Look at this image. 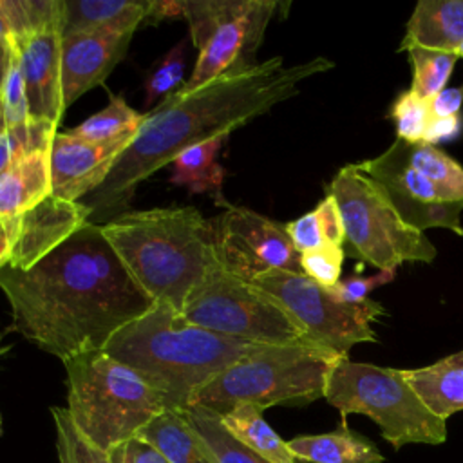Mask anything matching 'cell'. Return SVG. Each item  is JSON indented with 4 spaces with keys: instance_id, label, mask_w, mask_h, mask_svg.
Here are the masks:
<instances>
[{
    "instance_id": "c3c4849f",
    "label": "cell",
    "mask_w": 463,
    "mask_h": 463,
    "mask_svg": "<svg viewBox=\"0 0 463 463\" xmlns=\"http://www.w3.org/2000/svg\"><path fill=\"white\" fill-rule=\"evenodd\" d=\"M458 56H459V58H463V45L459 47V51H458Z\"/></svg>"
},
{
    "instance_id": "d4e9b609",
    "label": "cell",
    "mask_w": 463,
    "mask_h": 463,
    "mask_svg": "<svg viewBox=\"0 0 463 463\" xmlns=\"http://www.w3.org/2000/svg\"><path fill=\"white\" fill-rule=\"evenodd\" d=\"M262 409L251 403H239L221 416L226 430L244 447L271 463H298L284 441L264 420Z\"/></svg>"
},
{
    "instance_id": "7dc6e473",
    "label": "cell",
    "mask_w": 463,
    "mask_h": 463,
    "mask_svg": "<svg viewBox=\"0 0 463 463\" xmlns=\"http://www.w3.org/2000/svg\"><path fill=\"white\" fill-rule=\"evenodd\" d=\"M7 134V119H5V112H4V105L0 99V137Z\"/></svg>"
},
{
    "instance_id": "60d3db41",
    "label": "cell",
    "mask_w": 463,
    "mask_h": 463,
    "mask_svg": "<svg viewBox=\"0 0 463 463\" xmlns=\"http://www.w3.org/2000/svg\"><path fill=\"white\" fill-rule=\"evenodd\" d=\"M461 127H463L461 116L430 118L421 143L436 146V145H439L443 141H450V139H454L461 132Z\"/></svg>"
},
{
    "instance_id": "bcb514c9",
    "label": "cell",
    "mask_w": 463,
    "mask_h": 463,
    "mask_svg": "<svg viewBox=\"0 0 463 463\" xmlns=\"http://www.w3.org/2000/svg\"><path fill=\"white\" fill-rule=\"evenodd\" d=\"M9 38H11V27H9V22H7L2 0H0V42L2 40H9Z\"/></svg>"
},
{
    "instance_id": "d6a6232c",
    "label": "cell",
    "mask_w": 463,
    "mask_h": 463,
    "mask_svg": "<svg viewBox=\"0 0 463 463\" xmlns=\"http://www.w3.org/2000/svg\"><path fill=\"white\" fill-rule=\"evenodd\" d=\"M391 118L396 125V139L405 143H421L432 114L429 101L421 99L409 89L394 99L391 107Z\"/></svg>"
},
{
    "instance_id": "cb8c5ba5",
    "label": "cell",
    "mask_w": 463,
    "mask_h": 463,
    "mask_svg": "<svg viewBox=\"0 0 463 463\" xmlns=\"http://www.w3.org/2000/svg\"><path fill=\"white\" fill-rule=\"evenodd\" d=\"M224 143L226 136H221L194 145L177 154L172 161L174 170L170 175V183L177 186H186L190 194H213L217 201H221V190L226 172L217 157Z\"/></svg>"
},
{
    "instance_id": "681fc988",
    "label": "cell",
    "mask_w": 463,
    "mask_h": 463,
    "mask_svg": "<svg viewBox=\"0 0 463 463\" xmlns=\"http://www.w3.org/2000/svg\"><path fill=\"white\" fill-rule=\"evenodd\" d=\"M0 432H2V416H0Z\"/></svg>"
},
{
    "instance_id": "83f0119b",
    "label": "cell",
    "mask_w": 463,
    "mask_h": 463,
    "mask_svg": "<svg viewBox=\"0 0 463 463\" xmlns=\"http://www.w3.org/2000/svg\"><path fill=\"white\" fill-rule=\"evenodd\" d=\"M186 418L201 434L217 463H271L235 439L224 427L219 414L201 405L184 409Z\"/></svg>"
},
{
    "instance_id": "ee69618b",
    "label": "cell",
    "mask_w": 463,
    "mask_h": 463,
    "mask_svg": "<svg viewBox=\"0 0 463 463\" xmlns=\"http://www.w3.org/2000/svg\"><path fill=\"white\" fill-rule=\"evenodd\" d=\"M11 51H13L11 38H9V40H2V42H0V94H2V87H4V81H5L7 69H9Z\"/></svg>"
},
{
    "instance_id": "7a4b0ae2",
    "label": "cell",
    "mask_w": 463,
    "mask_h": 463,
    "mask_svg": "<svg viewBox=\"0 0 463 463\" xmlns=\"http://www.w3.org/2000/svg\"><path fill=\"white\" fill-rule=\"evenodd\" d=\"M333 67L324 56L291 67H284L282 56H273L192 90H175L145 114L136 137L92 194V213L125 204L141 181L172 165L183 150L213 137H228L232 130L295 96L300 81Z\"/></svg>"
},
{
    "instance_id": "8992f818",
    "label": "cell",
    "mask_w": 463,
    "mask_h": 463,
    "mask_svg": "<svg viewBox=\"0 0 463 463\" xmlns=\"http://www.w3.org/2000/svg\"><path fill=\"white\" fill-rule=\"evenodd\" d=\"M344 358L313 344L259 345L204 385L192 405L222 416L239 403L262 411L324 398L335 364Z\"/></svg>"
},
{
    "instance_id": "4dcf8cb0",
    "label": "cell",
    "mask_w": 463,
    "mask_h": 463,
    "mask_svg": "<svg viewBox=\"0 0 463 463\" xmlns=\"http://www.w3.org/2000/svg\"><path fill=\"white\" fill-rule=\"evenodd\" d=\"M60 463H110L109 454L92 445L74 425L65 407L51 409Z\"/></svg>"
},
{
    "instance_id": "3957f363",
    "label": "cell",
    "mask_w": 463,
    "mask_h": 463,
    "mask_svg": "<svg viewBox=\"0 0 463 463\" xmlns=\"http://www.w3.org/2000/svg\"><path fill=\"white\" fill-rule=\"evenodd\" d=\"M101 232L154 304L179 313L194 289L222 271L213 222L194 206L121 213Z\"/></svg>"
},
{
    "instance_id": "ffe728a7",
    "label": "cell",
    "mask_w": 463,
    "mask_h": 463,
    "mask_svg": "<svg viewBox=\"0 0 463 463\" xmlns=\"http://www.w3.org/2000/svg\"><path fill=\"white\" fill-rule=\"evenodd\" d=\"M51 195V150L16 159L0 177V219L5 228Z\"/></svg>"
},
{
    "instance_id": "8fae6325",
    "label": "cell",
    "mask_w": 463,
    "mask_h": 463,
    "mask_svg": "<svg viewBox=\"0 0 463 463\" xmlns=\"http://www.w3.org/2000/svg\"><path fill=\"white\" fill-rule=\"evenodd\" d=\"M213 222L217 253L226 273L255 280L266 273H302L300 253L293 248L286 224H279L250 208L224 204Z\"/></svg>"
},
{
    "instance_id": "8d00e7d4",
    "label": "cell",
    "mask_w": 463,
    "mask_h": 463,
    "mask_svg": "<svg viewBox=\"0 0 463 463\" xmlns=\"http://www.w3.org/2000/svg\"><path fill=\"white\" fill-rule=\"evenodd\" d=\"M396 269H387V271H378L376 275L371 277H349L345 280H340L336 286L329 288L331 293L345 304H360L367 300V295L376 289L378 286H383L394 279Z\"/></svg>"
},
{
    "instance_id": "f35d334b",
    "label": "cell",
    "mask_w": 463,
    "mask_h": 463,
    "mask_svg": "<svg viewBox=\"0 0 463 463\" xmlns=\"http://www.w3.org/2000/svg\"><path fill=\"white\" fill-rule=\"evenodd\" d=\"M107 454L110 463H168L156 447L137 436L116 445Z\"/></svg>"
},
{
    "instance_id": "836d02e7",
    "label": "cell",
    "mask_w": 463,
    "mask_h": 463,
    "mask_svg": "<svg viewBox=\"0 0 463 463\" xmlns=\"http://www.w3.org/2000/svg\"><path fill=\"white\" fill-rule=\"evenodd\" d=\"M11 43H13V40H11ZM0 99H2V105H4L7 128L18 127V125L25 123L31 118L24 72H22V65H20L18 49H16L14 43H13L11 61H9V69H7V74H5V81H4V87H2Z\"/></svg>"
},
{
    "instance_id": "30bf717a",
    "label": "cell",
    "mask_w": 463,
    "mask_h": 463,
    "mask_svg": "<svg viewBox=\"0 0 463 463\" xmlns=\"http://www.w3.org/2000/svg\"><path fill=\"white\" fill-rule=\"evenodd\" d=\"M181 315L195 326L251 344H311L271 297L224 269L192 291Z\"/></svg>"
},
{
    "instance_id": "4fadbf2b",
    "label": "cell",
    "mask_w": 463,
    "mask_h": 463,
    "mask_svg": "<svg viewBox=\"0 0 463 463\" xmlns=\"http://www.w3.org/2000/svg\"><path fill=\"white\" fill-rule=\"evenodd\" d=\"M277 7L273 0H224L217 24L199 47L188 81L177 90H192L226 72L253 67V56Z\"/></svg>"
},
{
    "instance_id": "e575fe53",
    "label": "cell",
    "mask_w": 463,
    "mask_h": 463,
    "mask_svg": "<svg viewBox=\"0 0 463 463\" xmlns=\"http://www.w3.org/2000/svg\"><path fill=\"white\" fill-rule=\"evenodd\" d=\"M344 257H345L344 248L324 244L317 250L302 253L300 268H302V273L309 277L313 282L324 288H333L340 282Z\"/></svg>"
},
{
    "instance_id": "1f68e13d",
    "label": "cell",
    "mask_w": 463,
    "mask_h": 463,
    "mask_svg": "<svg viewBox=\"0 0 463 463\" xmlns=\"http://www.w3.org/2000/svg\"><path fill=\"white\" fill-rule=\"evenodd\" d=\"M186 69V42H177L159 63H156L145 78V105L156 103L159 98H168L183 83Z\"/></svg>"
},
{
    "instance_id": "74e56055",
    "label": "cell",
    "mask_w": 463,
    "mask_h": 463,
    "mask_svg": "<svg viewBox=\"0 0 463 463\" xmlns=\"http://www.w3.org/2000/svg\"><path fill=\"white\" fill-rule=\"evenodd\" d=\"M286 233L293 244V248L302 255L307 253L311 250H317L324 244H327L324 241V235L320 232L318 226V219L315 215V212H307L300 217H297L295 221L286 224Z\"/></svg>"
},
{
    "instance_id": "277c9868",
    "label": "cell",
    "mask_w": 463,
    "mask_h": 463,
    "mask_svg": "<svg viewBox=\"0 0 463 463\" xmlns=\"http://www.w3.org/2000/svg\"><path fill=\"white\" fill-rule=\"evenodd\" d=\"M259 345L195 326L179 311L156 304L123 326L103 351L136 371L166 409L184 411L204 385Z\"/></svg>"
},
{
    "instance_id": "ac0fdd59",
    "label": "cell",
    "mask_w": 463,
    "mask_h": 463,
    "mask_svg": "<svg viewBox=\"0 0 463 463\" xmlns=\"http://www.w3.org/2000/svg\"><path fill=\"white\" fill-rule=\"evenodd\" d=\"M463 45V0H420L405 24L400 51L423 47L456 52Z\"/></svg>"
},
{
    "instance_id": "52a82bcc",
    "label": "cell",
    "mask_w": 463,
    "mask_h": 463,
    "mask_svg": "<svg viewBox=\"0 0 463 463\" xmlns=\"http://www.w3.org/2000/svg\"><path fill=\"white\" fill-rule=\"evenodd\" d=\"M329 405L347 414L369 416L396 450L409 443L439 445L447 439V420L436 416L405 380L402 369L340 358L329 373Z\"/></svg>"
},
{
    "instance_id": "44dd1931",
    "label": "cell",
    "mask_w": 463,
    "mask_h": 463,
    "mask_svg": "<svg viewBox=\"0 0 463 463\" xmlns=\"http://www.w3.org/2000/svg\"><path fill=\"white\" fill-rule=\"evenodd\" d=\"M402 373L436 416L449 420L463 411V349L430 365Z\"/></svg>"
},
{
    "instance_id": "d590c367",
    "label": "cell",
    "mask_w": 463,
    "mask_h": 463,
    "mask_svg": "<svg viewBox=\"0 0 463 463\" xmlns=\"http://www.w3.org/2000/svg\"><path fill=\"white\" fill-rule=\"evenodd\" d=\"M56 127L58 125L52 121L29 118L25 123L7 128L14 161L34 152L51 150L52 139L56 136Z\"/></svg>"
},
{
    "instance_id": "ba28073f",
    "label": "cell",
    "mask_w": 463,
    "mask_h": 463,
    "mask_svg": "<svg viewBox=\"0 0 463 463\" xmlns=\"http://www.w3.org/2000/svg\"><path fill=\"white\" fill-rule=\"evenodd\" d=\"M342 213L344 251L378 271L396 269L403 262H432L436 248L423 232L407 226L380 186L358 166L345 165L327 184Z\"/></svg>"
},
{
    "instance_id": "5b68a950",
    "label": "cell",
    "mask_w": 463,
    "mask_h": 463,
    "mask_svg": "<svg viewBox=\"0 0 463 463\" xmlns=\"http://www.w3.org/2000/svg\"><path fill=\"white\" fill-rule=\"evenodd\" d=\"M67 411L78 430L109 452L134 438L166 409L163 398L130 367L103 349L63 362Z\"/></svg>"
},
{
    "instance_id": "e0dca14e",
    "label": "cell",
    "mask_w": 463,
    "mask_h": 463,
    "mask_svg": "<svg viewBox=\"0 0 463 463\" xmlns=\"http://www.w3.org/2000/svg\"><path fill=\"white\" fill-rule=\"evenodd\" d=\"M13 40V38H11ZM25 81L31 118L60 123L61 101V29L52 27L14 42Z\"/></svg>"
},
{
    "instance_id": "4316f807",
    "label": "cell",
    "mask_w": 463,
    "mask_h": 463,
    "mask_svg": "<svg viewBox=\"0 0 463 463\" xmlns=\"http://www.w3.org/2000/svg\"><path fill=\"white\" fill-rule=\"evenodd\" d=\"M143 119L145 114L134 110L123 96H112L105 109L89 116L69 132L90 143H114L125 137H136Z\"/></svg>"
},
{
    "instance_id": "7402d4cb",
    "label": "cell",
    "mask_w": 463,
    "mask_h": 463,
    "mask_svg": "<svg viewBox=\"0 0 463 463\" xmlns=\"http://www.w3.org/2000/svg\"><path fill=\"white\" fill-rule=\"evenodd\" d=\"M156 447L168 463H217L184 411L165 409L137 434Z\"/></svg>"
},
{
    "instance_id": "2e32d148",
    "label": "cell",
    "mask_w": 463,
    "mask_h": 463,
    "mask_svg": "<svg viewBox=\"0 0 463 463\" xmlns=\"http://www.w3.org/2000/svg\"><path fill=\"white\" fill-rule=\"evenodd\" d=\"M134 33H80L61 36V101L69 109L101 85L123 60Z\"/></svg>"
},
{
    "instance_id": "f907efd6",
    "label": "cell",
    "mask_w": 463,
    "mask_h": 463,
    "mask_svg": "<svg viewBox=\"0 0 463 463\" xmlns=\"http://www.w3.org/2000/svg\"><path fill=\"white\" fill-rule=\"evenodd\" d=\"M2 353H4V347H2V345H0V354H2Z\"/></svg>"
},
{
    "instance_id": "b9f144b4",
    "label": "cell",
    "mask_w": 463,
    "mask_h": 463,
    "mask_svg": "<svg viewBox=\"0 0 463 463\" xmlns=\"http://www.w3.org/2000/svg\"><path fill=\"white\" fill-rule=\"evenodd\" d=\"M463 105V85L454 89H443L432 99H429V109L432 118H452L461 116Z\"/></svg>"
},
{
    "instance_id": "ab89813d",
    "label": "cell",
    "mask_w": 463,
    "mask_h": 463,
    "mask_svg": "<svg viewBox=\"0 0 463 463\" xmlns=\"http://www.w3.org/2000/svg\"><path fill=\"white\" fill-rule=\"evenodd\" d=\"M313 212L318 219V226L324 235V241L327 244L344 248L345 230H344V221H342V213H340L336 201L326 194V197L317 204V208Z\"/></svg>"
},
{
    "instance_id": "7bdbcfd3",
    "label": "cell",
    "mask_w": 463,
    "mask_h": 463,
    "mask_svg": "<svg viewBox=\"0 0 463 463\" xmlns=\"http://www.w3.org/2000/svg\"><path fill=\"white\" fill-rule=\"evenodd\" d=\"M13 163H14V156H13L11 139L7 134H4L0 137V177L11 168Z\"/></svg>"
},
{
    "instance_id": "f6af8a7d",
    "label": "cell",
    "mask_w": 463,
    "mask_h": 463,
    "mask_svg": "<svg viewBox=\"0 0 463 463\" xmlns=\"http://www.w3.org/2000/svg\"><path fill=\"white\" fill-rule=\"evenodd\" d=\"M9 248H11V239H9V232L4 224V221L0 219V268H4L7 264L9 259Z\"/></svg>"
},
{
    "instance_id": "f1b7e54d",
    "label": "cell",
    "mask_w": 463,
    "mask_h": 463,
    "mask_svg": "<svg viewBox=\"0 0 463 463\" xmlns=\"http://www.w3.org/2000/svg\"><path fill=\"white\" fill-rule=\"evenodd\" d=\"M11 38L20 42L52 27H63V0H2Z\"/></svg>"
},
{
    "instance_id": "d6986e66",
    "label": "cell",
    "mask_w": 463,
    "mask_h": 463,
    "mask_svg": "<svg viewBox=\"0 0 463 463\" xmlns=\"http://www.w3.org/2000/svg\"><path fill=\"white\" fill-rule=\"evenodd\" d=\"M63 34L136 33L152 0H63Z\"/></svg>"
},
{
    "instance_id": "603a6c76",
    "label": "cell",
    "mask_w": 463,
    "mask_h": 463,
    "mask_svg": "<svg viewBox=\"0 0 463 463\" xmlns=\"http://www.w3.org/2000/svg\"><path fill=\"white\" fill-rule=\"evenodd\" d=\"M295 459L307 463H382V452L358 432L342 423L326 434H304L288 441Z\"/></svg>"
},
{
    "instance_id": "6da1fadb",
    "label": "cell",
    "mask_w": 463,
    "mask_h": 463,
    "mask_svg": "<svg viewBox=\"0 0 463 463\" xmlns=\"http://www.w3.org/2000/svg\"><path fill=\"white\" fill-rule=\"evenodd\" d=\"M0 289L13 327L61 362L103 349L156 306L94 222L29 269L0 268Z\"/></svg>"
},
{
    "instance_id": "484cf974",
    "label": "cell",
    "mask_w": 463,
    "mask_h": 463,
    "mask_svg": "<svg viewBox=\"0 0 463 463\" xmlns=\"http://www.w3.org/2000/svg\"><path fill=\"white\" fill-rule=\"evenodd\" d=\"M409 163L434 186L441 201L463 204V166L438 146L405 143Z\"/></svg>"
},
{
    "instance_id": "5bb4252c",
    "label": "cell",
    "mask_w": 463,
    "mask_h": 463,
    "mask_svg": "<svg viewBox=\"0 0 463 463\" xmlns=\"http://www.w3.org/2000/svg\"><path fill=\"white\" fill-rule=\"evenodd\" d=\"M92 210L85 203H71L52 194L24 212L7 226L11 248L7 266L29 269L89 222Z\"/></svg>"
},
{
    "instance_id": "9a60e30c",
    "label": "cell",
    "mask_w": 463,
    "mask_h": 463,
    "mask_svg": "<svg viewBox=\"0 0 463 463\" xmlns=\"http://www.w3.org/2000/svg\"><path fill=\"white\" fill-rule=\"evenodd\" d=\"M132 139L90 143L71 132H56L51 145V194L71 203L94 194Z\"/></svg>"
},
{
    "instance_id": "7c38bea8",
    "label": "cell",
    "mask_w": 463,
    "mask_h": 463,
    "mask_svg": "<svg viewBox=\"0 0 463 463\" xmlns=\"http://www.w3.org/2000/svg\"><path fill=\"white\" fill-rule=\"evenodd\" d=\"M383 192L400 219L412 230L447 228L463 235L461 203L441 201L434 186L409 163L405 141L394 139L380 156L354 163Z\"/></svg>"
},
{
    "instance_id": "f546056e",
    "label": "cell",
    "mask_w": 463,
    "mask_h": 463,
    "mask_svg": "<svg viewBox=\"0 0 463 463\" xmlns=\"http://www.w3.org/2000/svg\"><path fill=\"white\" fill-rule=\"evenodd\" d=\"M407 54L412 65L411 90L427 101L445 89L454 65L459 60L456 52H443L423 47H411L407 49Z\"/></svg>"
},
{
    "instance_id": "9c48e42d",
    "label": "cell",
    "mask_w": 463,
    "mask_h": 463,
    "mask_svg": "<svg viewBox=\"0 0 463 463\" xmlns=\"http://www.w3.org/2000/svg\"><path fill=\"white\" fill-rule=\"evenodd\" d=\"M251 284L271 297L311 344L340 356H347L354 344L376 342L371 324L387 315L376 300L340 302L329 288L298 273L273 271L251 280Z\"/></svg>"
}]
</instances>
